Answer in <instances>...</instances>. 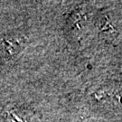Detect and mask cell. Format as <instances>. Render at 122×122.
<instances>
[{
	"label": "cell",
	"instance_id": "obj_2",
	"mask_svg": "<svg viewBox=\"0 0 122 122\" xmlns=\"http://www.w3.org/2000/svg\"><path fill=\"white\" fill-rule=\"evenodd\" d=\"M19 44V41L17 39H14V38H9V39H3V50H4L5 55H13L14 53L19 52V47L20 45L17 44Z\"/></svg>",
	"mask_w": 122,
	"mask_h": 122
},
{
	"label": "cell",
	"instance_id": "obj_1",
	"mask_svg": "<svg viewBox=\"0 0 122 122\" xmlns=\"http://www.w3.org/2000/svg\"><path fill=\"white\" fill-rule=\"evenodd\" d=\"M6 122H38L34 114L27 109L21 108L13 109L6 115Z\"/></svg>",
	"mask_w": 122,
	"mask_h": 122
}]
</instances>
